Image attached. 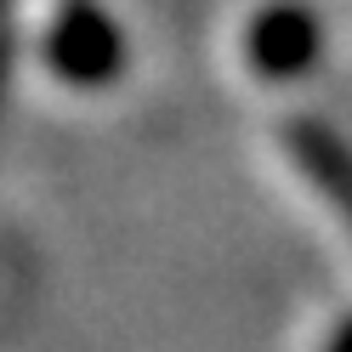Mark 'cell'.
I'll use <instances>...</instances> for the list:
<instances>
[{
	"instance_id": "277c9868",
	"label": "cell",
	"mask_w": 352,
	"mask_h": 352,
	"mask_svg": "<svg viewBox=\"0 0 352 352\" xmlns=\"http://www.w3.org/2000/svg\"><path fill=\"white\" fill-rule=\"evenodd\" d=\"M329 352H352V318H341L336 329H329V341H324Z\"/></svg>"
},
{
	"instance_id": "3957f363",
	"label": "cell",
	"mask_w": 352,
	"mask_h": 352,
	"mask_svg": "<svg viewBox=\"0 0 352 352\" xmlns=\"http://www.w3.org/2000/svg\"><path fill=\"white\" fill-rule=\"evenodd\" d=\"M284 148H290V160L318 182V193H329V199H341V205H352V160L329 142V137H313V131H284ZM341 222L352 228V210L341 216Z\"/></svg>"
},
{
	"instance_id": "6da1fadb",
	"label": "cell",
	"mask_w": 352,
	"mask_h": 352,
	"mask_svg": "<svg viewBox=\"0 0 352 352\" xmlns=\"http://www.w3.org/2000/svg\"><path fill=\"white\" fill-rule=\"evenodd\" d=\"M23 34L46 80L69 85V91H102L125 63L120 23L97 0H29Z\"/></svg>"
},
{
	"instance_id": "7a4b0ae2",
	"label": "cell",
	"mask_w": 352,
	"mask_h": 352,
	"mask_svg": "<svg viewBox=\"0 0 352 352\" xmlns=\"http://www.w3.org/2000/svg\"><path fill=\"white\" fill-rule=\"evenodd\" d=\"M318 17L301 6V0H261V6L245 12L239 23V69L261 85L296 80L318 63Z\"/></svg>"
}]
</instances>
